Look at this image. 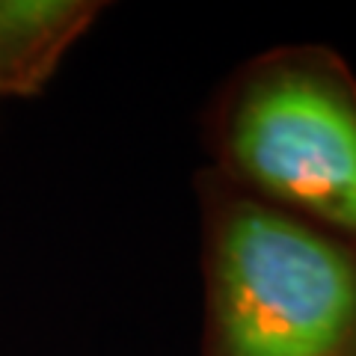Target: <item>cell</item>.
Here are the masks:
<instances>
[{"mask_svg": "<svg viewBox=\"0 0 356 356\" xmlns=\"http://www.w3.org/2000/svg\"><path fill=\"white\" fill-rule=\"evenodd\" d=\"M205 327L199 356H356V247L196 175Z\"/></svg>", "mask_w": 356, "mask_h": 356, "instance_id": "cell-1", "label": "cell"}, {"mask_svg": "<svg viewBox=\"0 0 356 356\" xmlns=\"http://www.w3.org/2000/svg\"><path fill=\"white\" fill-rule=\"evenodd\" d=\"M208 170L356 247V74L327 44L241 63L202 116Z\"/></svg>", "mask_w": 356, "mask_h": 356, "instance_id": "cell-2", "label": "cell"}, {"mask_svg": "<svg viewBox=\"0 0 356 356\" xmlns=\"http://www.w3.org/2000/svg\"><path fill=\"white\" fill-rule=\"evenodd\" d=\"M104 9L102 0H0V98L36 95Z\"/></svg>", "mask_w": 356, "mask_h": 356, "instance_id": "cell-3", "label": "cell"}]
</instances>
